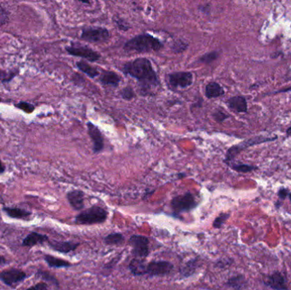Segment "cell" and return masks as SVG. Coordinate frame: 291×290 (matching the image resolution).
<instances>
[{
    "instance_id": "6da1fadb",
    "label": "cell",
    "mask_w": 291,
    "mask_h": 290,
    "mask_svg": "<svg viewBox=\"0 0 291 290\" xmlns=\"http://www.w3.org/2000/svg\"><path fill=\"white\" fill-rule=\"evenodd\" d=\"M122 71L123 73L137 79L145 90L157 87L160 84L151 61L145 57H139L126 62L123 66Z\"/></svg>"
},
{
    "instance_id": "7a4b0ae2",
    "label": "cell",
    "mask_w": 291,
    "mask_h": 290,
    "mask_svg": "<svg viewBox=\"0 0 291 290\" xmlns=\"http://www.w3.org/2000/svg\"><path fill=\"white\" fill-rule=\"evenodd\" d=\"M163 48L162 41L149 33L137 35L129 39L124 45V49L129 52H157Z\"/></svg>"
},
{
    "instance_id": "3957f363",
    "label": "cell",
    "mask_w": 291,
    "mask_h": 290,
    "mask_svg": "<svg viewBox=\"0 0 291 290\" xmlns=\"http://www.w3.org/2000/svg\"><path fill=\"white\" fill-rule=\"evenodd\" d=\"M108 213L105 209L101 207L95 206L85 211L82 212L76 218V223L81 225H91V224L102 223L107 220Z\"/></svg>"
},
{
    "instance_id": "277c9868",
    "label": "cell",
    "mask_w": 291,
    "mask_h": 290,
    "mask_svg": "<svg viewBox=\"0 0 291 290\" xmlns=\"http://www.w3.org/2000/svg\"><path fill=\"white\" fill-rule=\"evenodd\" d=\"M80 38L89 43H103L110 38V33L105 27L94 26L83 28Z\"/></svg>"
},
{
    "instance_id": "5b68a950",
    "label": "cell",
    "mask_w": 291,
    "mask_h": 290,
    "mask_svg": "<svg viewBox=\"0 0 291 290\" xmlns=\"http://www.w3.org/2000/svg\"><path fill=\"white\" fill-rule=\"evenodd\" d=\"M66 50L71 55L81 57V58L91 61V62H95V61H97L101 59L100 53L96 52L90 47L83 45V44L74 43L69 46L66 47Z\"/></svg>"
},
{
    "instance_id": "8992f818",
    "label": "cell",
    "mask_w": 291,
    "mask_h": 290,
    "mask_svg": "<svg viewBox=\"0 0 291 290\" xmlns=\"http://www.w3.org/2000/svg\"><path fill=\"white\" fill-rule=\"evenodd\" d=\"M193 83V75L190 72H176L169 73L168 84L171 89H186Z\"/></svg>"
},
{
    "instance_id": "52a82bcc",
    "label": "cell",
    "mask_w": 291,
    "mask_h": 290,
    "mask_svg": "<svg viewBox=\"0 0 291 290\" xmlns=\"http://www.w3.org/2000/svg\"><path fill=\"white\" fill-rule=\"evenodd\" d=\"M88 134L91 137L94 153H99L104 148V139L100 129L91 122L87 123Z\"/></svg>"
},
{
    "instance_id": "ba28073f",
    "label": "cell",
    "mask_w": 291,
    "mask_h": 290,
    "mask_svg": "<svg viewBox=\"0 0 291 290\" xmlns=\"http://www.w3.org/2000/svg\"><path fill=\"white\" fill-rule=\"evenodd\" d=\"M173 209L178 212L188 211L196 205L195 198L191 193L181 195L172 200Z\"/></svg>"
},
{
    "instance_id": "9c48e42d",
    "label": "cell",
    "mask_w": 291,
    "mask_h": 290,
    "mask_svg": "<svg viewBox=\"0 0 291 290\" xmlns=\"http://www.w3.org/2000/svg\"><path fill=\"white\" fill-rule=\"evenodd\" d=\"M26 273L18 269H10L0 273V279L9 286H15L26 279Z\"/></svg>"
},
{
    "instance_id": "30bf717a",
    "label": "cell",
    "mask_w": 291,
    "mask_h": 290,
    "mask_svg": "<svg viewBox=\"0 0 291 290\" xmlns=\"http://www.w3.org/2000/svg\"><path fill=\"white\" fill-rule=\"evenodd\" d=\"M172 269H173V266L169 262H165V261L151 262L146 266V273L150 275H164L170 273Z\"/></svg>"
},
{
    "instance_id": "8fae6325",
    "label": "cell",
    "mask_w": 291,
    "mask_h": 290,
    "mask_svg": "<svg viewBox=\"0 0 291 290\" xmlns=\"http://www.w3.org/2000/svg\"><path fill=\"white\" fill-rule=\"evenodd\" d=\"M131 244L134 248V253L137 256H146L148 254V240L144 237L134 236L131 238Z\"/></svg>"
},
{
    "instance_id": "7c38bea8",
    "label": "cell",
    "mask_w": 291,
    "mask_h": 290,
    "mask_svg": "<svg viewBox=\"0 0 291 290\" xmlns=\"http://www.w3.org/2000/svg\"><path fill=\"white\" fill-rule=\"evenodd\" d=\"M99 81L104 86H112L118 87L121 81V78L118 75V73L113 71H102L100 76Z\"/></svg>"
},
{
    "instance_id": "4fadbf2b",
    "label": "cell",
    "mask_w": 291,
    "mask_h": 290,
    "mask_svg": "<svg viewBox=\"0 0 291 290\" xmlns=\"http://www.w3.org/2000/svg\"><path fill=\"white\" fill-rule=\"evenodd\" d=\"M265 284L274 290H286L287 289L286 278L280 273H274L273 275L269 276L266 279Z\"/></svg>"
},
{
    "instance_id": "5bb4252c",
    "label": "cell",
    "mask_w": 291,
    "mask_h": 290,
    "mask_svg": "<svg viewBox=\"0 0 291 290\" xmlns=\"http://www.w3.org/2000/svg\"><path fill=\"white\" fill-rule=\"evenodd\" d=\"M228 108L237 113H246L247 112V102L245 97L238 96H233L227 102Z\"/></svg>"
},
{
    "instance_id": "9a60e30c",
    "label": "cell",
    "mask_w": 291,
    "mask_h": 290,
    "mask_svg": "<svg viewBox=\"0 0 291 290\" xmlns=\"http://www.w3.org/2000/svg\"><path fill=\"white\" fill-rule=\"evenodd\" d=\"M224 94V89L216 82H210L205 87V96L208 99L217 98Z\"/></svg>"
},
{
    "instance_id": "2e32d148",
    "label": "cell",
    "mask_w": 291,
    "mask_h": 290,
    "mask_svg": "<svg viewBox=\"0 0 291 290\" xmlns=\"http://www.w3.org/2000/svg\"><path fill=\"white\" fill-rule=\"evenodd\" d=\"M67 199L73 209H81L84 207V193L81 191H72L68 192Z\"/></svg>"
},
{
    "instance_id": "e0dca14e",
    "label": "cell",
    "mask_w": 291,
    "mask_h": 290,
    "mask_svg": "<svg viewBox=\"0 0 291 290\" xmlns=\"http://www.w3.org/2000/svg\"><path fill=\"white\" fill-rule=\"evenodd\" d=\"M76 66L81 71L82 73H85L91 79H95V78L100 75L99 71L96 69V67H92L91 64H89L86 61H78L76 63Z\"/></svg>"
},
{
    "instance_id": "ac0fdd59",
    "label": "cell",
    "mask_w": 291,
    "mask_h": 290,
    "mask_svg": "<svg viewBox=\"0 0 291 290\" xmlns=\"http://www.w3.org/2000/svg\"><path fill=\"white\" fill-rule=\"evenodd\" d=\"M46 240H48L46 236L41 235L36 232H32L24 239L22 245L26 247L34 246L38 244H43Z\"/></svg>"
},
{
    "instance_id": "d6986e66",
    "label": "cell",
    "mask_w": 291,
    "mask_h": 290,
    "mask_svg": "<svg viewBox=\"0 0 291 290\" xmlns=\"http://www.w3.org/2000/svg\"><path fill=\"white\" fill-rule=\"evenodd\" d=\"M3 210L10 217L15 219H27L31 215V213L24 209H16V208H4Z\"/></svg>"
},
{
    "instance_id": "ffe728a7",
    "label": "cell",
    "mask_w": 291,
    "mask_h": 290,
    "mask_svg": "<svg viewBox=\"0 0 291 290\" xmlns=\"http://www.w3.org/2000/svg\"><path fill=\"white\" fill-rule=\"evenodd\" d=\"M50 246L55 250H58L61 252H69L71 250H74L77 244H71V243H62V242H53L50 243Z\"/></svg>"
},
{
    "instance_id": "44dd1931",
    "label": "cell",
    "mask_w": 291,
    "mask_h": 290,
    "mask_svg": "<svg viewBox=\"0 0 291 290\" xmlns=\"http://www.w3.org/2000/svg\"><path fill=\"white\" fill-rule=\"evenodd\" d=\"M131 269L132 273L136 275H143L145 274L146 266L144 264V262L140 260H134L131 262Z\"/></svg>"
},
{
    "instance_id": "7402d4cb",
    "label": "cell",
    "mask_w": 291,
    "mask_h": 290,
    "mask_svg": "<svg viewBox=\"0 0 291 290\" xmlns=\"http://www.w3.org/2000/svg\"><path fill=\"white\" fill-rule=\"evenodd\" d=\"M47 263L52 267H69L70 264L67 261L60 260V259L55 258L52 256H47L44 257Z\"/></svg>"
},
{
    "instance_id": "603a6c76",
    "label": "cell",
    "mask_w": 291,
    "mask_h": 290,
    "mask_svg": "<svg viewBox=\"0 0 291 290\" xmlns=\"http://www.w3.org/2000/svg\"><path fill=\"white\" fill-rule=\"evenodd\" d=\"M219 55L220 54L217 51H211L202 55L200 58L198 59V61L204 64H210L219 58Z\"/></svg>"
},
{
    "instance_id": "cb8c5ba5",
    "label": "cell",
    "mask_w": 291,
    "mask_h": 290,
    "mask_svg": "<svg viewBox=\"0 0 291 290\" xmlns=\"http://www.w3.org/2000/svg\"><path fill=\"white\" fill-rule=\"evenodd\" d=\"M187 47H188V44H186V42H184L181 39H177L174 41V43L172 44L171 49L175 54H181L187 49Z\"/></svg>"
},
{
    "instance_id": "d4e9b609",
    "label": "cell",
    "mask_w": 291,
    "mask_h": 290,
    "mask_svg": "<svg viewBox=\"0 0 291 290\" xmlns=\"http://www.w3.org/2000/svg\"><path fill=\"white\" fill-rule=\"evenodd\" d=\"M120 96L126 101H131L132 99H134L136 97V93H135L133 88L127 86V87L124 88V89L120 90Z\"/></svg>"
},
{
    "instance_id": "484cf974",
    "label": "cell",
    "mask_w": 291,
    "mask_h": 290,
    "mask_svg": "<svg viewBox=\"0 0 291 290\" xmlns=\"http://www.w3.org/2000/svg\"><path fill=\"white\" fill-rule=\"evenodd\" d=\"M15 106L16 108H19V109L23 111V112L26 113H31L34 111V106L30 104L28 102H20L17 103V104H15Z\"/></svg>"
},
{
    "instance_id": "4316f807",
    "label": "cell",
    "mask_w": 291,
    "mask_h": 290,
    "mask_svg": "<svg viewBox=\"0 0 291 290\" xmlns=\"http://www.w3.org/2000/svg\"><path fill=\"white\" fill-rule=\"evenodd\" d=\"M231 167L235 171L242 172V173H247L253 170L254 168L252 166L247 165V164H230Z\"/></svg>"
},
{
    "instance_id": "83f0119b",
    "label": "cell",
    "mask_w": 291,
    "mask_h": 290,
    "mask_svg": "<svg viewBox=\"0 0 291 290\" xmlns=\"http://www.w3.org/2000/svg\"><path fill=\"white\" fill-rule=\"evenodd\" d=\"M114 21L117 27L121 31H128L129 29H131V25L126 20H123L121 18L114 19Z\"/></svg>"
},
{
    "instance_id": "f1b7e54d",
    "label": "cell",
    "mask_w": 291,
    "mask_h": 290,
    "mask_svg": "<svg viewBox=\"0 0 291 290\" xmlns=\"http://www.w3.org/2000/svg\"><path fill=\"white\" fill-rule=\"evenodd\" d=\"M122 235L121 234H111L107 237L105 239L106 243L109 244H119L123 241Z\"/></svg>"
},
{
    "instance_id": "f546056e",
    "label": "cell",
    "mask_w": 291,
    "mask_h": 290,
    "mask_svg": "<svg viewBox=\"0 0 291 290\" xmlns=\"http://www.w3.org/2000/svg\"><path fill=\"white\" fill-rule=\"evenodd\" d=\"M213 118L216 120V122L221 123L225 121L226 119H228L229 116L227 115V113H225L222 111L216 110L215 113H213Z\"/></svg>"
},
{
    "instance_id": "4dcf8cb0",
    "label": "cell",
    "mask_w": 291,
    "mask_h": 290,
    "mask_svg": "<svg viewBox=\"0 0 291 290\" xmlns=\"http://www.w3.org/2000/svg\"><path fill=\"white\" fill-rule=\"evenodd\" d=\"M9 20V14L3 6L0 4V26L5 25Z\"/></svg>"
},
{
    "instance_id": "1f68e13d",
    "label": "cell",
    "mask_w": 291,
    "mask_h": 290,
    "mask_svg": "<svg viewBox=\"0 0 291 290\" xmlns=\"http://www.w3.org/2000/svg\"><path fill=\"white\" fill-rule=\"evenodd\" d=\"M15 76V73H8V72H4V71H0V81L9 82Z\"/></svg>"
},
{
    "instance_id": "d6a6232c",
    "label": "cell",
    "mask_w": 291,
    "mask_h": 290,
    "mask_svg": "<svg viewBox=\"0 0 291 290\" xmlns=\"http://www.w3.org/2000/svg\"><path fill=\"white\" fill-rule=\"evenodd\" d=\"M243 278L239 277V278H235V279H233L230 280L229 284H230L233 288H236V289H240L241 288L242 285H243Z\"/></svg>"
},
{
    "instance_id": "836d02e7",
    "label": "cell",
    "mask_w": 291,
    "mask_h": 290,
    "mask_svg": "<svg viewBox=\"0 0 291 290\" xmlns=\"http://www.w3.org/2000/svg\"><path fill=\"white\" fill-rule=\"evenodd\" d=\"M227 217H228V215H220V216L216 219V221H215L214 226H216V227H220V226L222 225V223L227 220Z\"/></svg>"
},
{
    "instance_id": "e575fe53",
    "label": "cell",
    "mask_w": 291,
    "mask_h": 290,
    "mask_svg": "<svg viewBox=\"0 0 291 290\" xmlns=\"http://www.w3.org/2000/svg\"><path fill=\"white\" fill-rule=\"evenodd\" d=\"M198 9L200 10L201 12H203L205 15H210V4L209 3H205V4H203V5L198 6Z\"/></svg>"
},
{
    "instance_id": "d590c367",
    "label": "cell",
    "mask_w": 291,
    "mask_h": 290,
    "mask_svg": "<svg viewBox=\"0 0 291 290\" xmlns=\"http://www.w3.org/2000/svg\"><path fill=\"white\" fill-rule=\"evenodd\" d=\"M27 290H48V286L44 283H41V284H38L35 286L29 288Z\"/></svg>"
},
{
    "instance_id": "8d00e7d4",
    "label": "cell",
    "mask_w": 291,
    "mask_h": 290,
    "mask_svg": "<svg viewBox=\"0 0 291 290\" xmlns=\"http://www.w3.org/2000/svg\"><path fill=\"white\" fill-rule=\"evenodd\" d=\"M288 194V192H287V190L286 189H282V190H280V192H279V196H280L281 198H285V197L287 196Z\"/></svg>"
},
{
    "instance_id": "74e56055",
    "label": "cell",
    "mask_w": 291,
    "mask_h": 290,
    "mask_svg": "<svg viewBox=\"0 0 291 290\" xmlns=\"http://www.w3.org/2000/svg\"><path fill=\"white\" fill-rule=\"evenodd\" d=\"M5 171V166L3 165V162L0 160V174H3Z\"/></svg>"
},
{
    "instance_id": "f35d334b",
    "label": "cell",
    "mask_w": 291,
    "mask_h": 290,
    "mask_svg": "<svg viewBox=\"0 0 291 290\" xmlns=\"http://www.w3.org/2000/svg\"><path fill=\"white\" fill-rule=\"evenodd\" d=\"M291 133V128L289 129L288 130V134Z\"/></svg>"
},
{
    "instance_id": "ab89813d",
    "label": "cell",
    "mask_w": 291,
    "mask_h": 290,
    "mask_svg": "<svg viewBox=\"0 0 291 290\" xmlns=\"http://www.w3.org/2000/svg\"><path fill=\"white\" fill-rule=\"evenodd\" d=\"M0 102H2V99L0 98Z\"/></svg>"
},
{
    "instance_id": "60d3db41",
    "label": "cell",
    "mask_w": 291,
    "mask_h": 290,
    "mask_svg": "<svg viewBox=\"0 0 291 290\" xmlns=\"http://www.w3.org/2000/svg\"></svg>"
}]
</instances>
